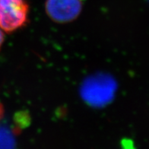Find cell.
I'll use <instances>...</instances> for the list:
<instances>
[{"instance_id":"6da1fadb","label":"cell","mask_w":149,"mask_h":149,"mask_svg":"<svg viewBox=\"0 0 149 149\" xmlns=\"http://www.w3.org/2000/svg\"><path fill=\"white\" fill-rule=\"evenodd\" d=\"M116 90V83L106 75H97L86 80L81 88V96L93 107H101L110 102Z\"/></svg>"},{"instance_id":"7a4b0ae2","label":"cell","mask_w":149,"mask_h":149,"mask_svg":"<svg viewBox=\"0 0 149 149\" xmlns=\"http://www.w3.org/2000/svg\"><path fill=\"white\" fill-rule=\"evenodd\" d=\"M29 6L25 0H0V28L12 33L28 22Z\"/></svg>"},{"instance_id":"3957f363","label":"cell","mask_w":149,"mask_h":149,"mask_svg":"<svg viewBox=\"0 0 149 149\" xmlns=\"http://www.w3.org/2000/svg\"><path fill=\"white\" fill-rule=\"evenodd\" d=\"M83 0H47L45 11L52 21L59 24L72 22L81 12Z\"/></svg>"},{"instance_id":"277c9868","label":"cell","mask_w":149,"mask_h":149,"mask_svg":"<svg viewBox=\"0 0 149 149\" xmlns=\"http://www.w3.org/2000/svg\"><path fill=\"white\" fill-rule=\"evenodd\" d=\"M3 43H4V33H3V31L0 28V49Z\"/></svg>"},{"instance_id":"5b68a950","label":"cell","mask_w":149,"mask_h":149,"mask_svg":"<svg viewBox=\"0 0 149 149\" xmlns=\"http://www.w3.org/2000/svg\"><path fill=\"white\" fill-rule=\"evenodd\" d=\"M3 114H4V110H3V107L1 104H0V120H2V116H3Z\"/></svg>"}]
</instances>
